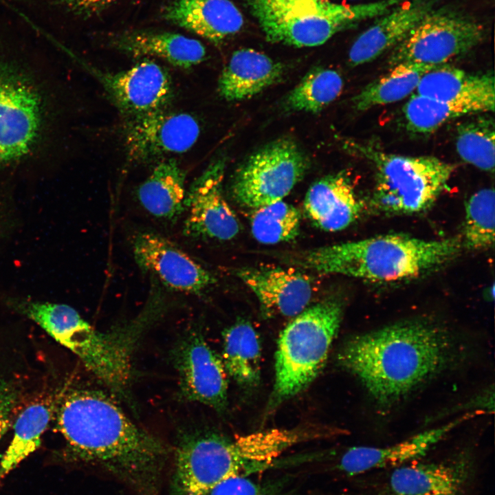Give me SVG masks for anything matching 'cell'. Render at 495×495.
Instances as JSON below:
<instances>
[{"label":"cell","instance_id":"obj_1","mask_svg":"<svg viewBox=\"0 0 495 495\" xmlns=\"http://www.w3.org/2000/svg\"><path fill=\"white\" fill-rule=\"evenodd\" d=\"M462 342L429 318L401 320L350 338L337 355L375 404L387 410L461 363Z\"/></svg>","mask_w":495,"mask_h":495},{"label":"cell","instance_id":"obj_2","mask_svg":"<svg viewBox=\"0 0 495 495\" xmlns=\"http://www.w3.org/2000/svg\"><path fill=\"white\" fill-rule=\"evenodd\" d=\"M57 426L73 456L101 466L140 495H157L166 446L106 394L87 389L68 393Z\"/></svg>","mask_w":495,"mask_h":495},{"label":"cell","instance_id":"obj_3","mask_svg":"<svg viewBox=\"0 0 495 495\" xmlns=\"http://www.w3.org/2000/svg\"><path fill=\"white\" fill-rule=\"evenodd\" d=\"M458 237L425 240L403 234L378 235L294 254L295 267L377 283L417 278L454 258L462 248Z\"/></svg>","mask_w":495,"mask_h":495},{"label":"cell","instance_id":"obj_4","mask_svg":"<svg viewBox=\"0 0 495 495\" xmlns=\"http://www.w3.org/2000/svg\"><path fill=\"white\" fill-rule=\"evenodd\" d=\"M289 448L282 429L234 438L214 432H190L175 452L173 495H204L221 481L272 466Z\"/></svg>","mask_w":495,"mask_h":495},{"label":"cell","instance_id":"obj_5","mask_svg":"<svg viewBox=\"0 0 495 495\" xmlns=\"http://www.w3.org/2000/svg\"><path fill=\"white\" fill-rule=\"evenodd\" d=\"M148 304L138 320L109 332L96 330L73 307L53 303L40 313L37 324L76 354L111 390L123 394L131 377L132 353L140 331L155 314Z\"/></svg>","mask_w":495,"mask_h":495},{"label":"cell","instance_id":"obj_6","mask_svg":"<svg viewBox=\"0 0 495 495\" xmlns=\"http://www.w3.org/2000/svg\"><path fill=\"white\" fill-rule=\"evenodd\" d=\"M344 148L373 167L371 204L385 214H414L428 210L448 188L455 168L434 156L391 153L370 142H346Z\"/></svg>","mask_w":495,"mask_h":495},{"label":"cell","instance_id":"obj_7","mask_svg":"<svg viewBox=\"0 0 495 495\" xmlns=\"http://www.w3.org/2000/svg\"><path fill=\"white\" fill-rule=\"evenodd\" d=\"M404 0L347 5L329 0H245L265 38L297 47H314L340 31L388 12Z\"/></svg>","mask_w":495,"mask_h":495},{"label":"cell","instance_id":"obj_8","mask_svg":"<svg viewBox=\"0 0 495 495\" xmlns=\"http://www.w3.org/2000/svg\"><path fill=\"white\" fill-rule=\"evenodd\" d=\"M339 299L328 298L306 308L280 333L270 407L299 393L316 377L327 358L342 318Z\"/></svg>","mask_w":495,"mask_h":495},{"label":"cell","instance_id":"obj_9","mask_svg":"<svg viewBox=\"0 0 495 495\" xmlns=\"http://www.w3.org/2000/svg\"><path fill=\"white\" fill-rule=\"evenodd\" d=\"M485 34L484 25L468 14L450 7L434 8L392 49L388 65L446 64L474 48Z\"/></svg>","mask_w":495,"mask_h":495},{"label":"cell","instance_id":"obj_10","mask_svg":"<svg viewBox=\"0 0 495 495\" xmlns=\"http://www.w3.org/2000/svg\"><path fill=\"white\" fill-rule=\"evenodd\" d=\"M308 167L307 156L294 141L277 140L254 153L237 169L232 196L241 205L254 210L283 200Z\"/></svg>","mask_w":495,"mask_h":495},{"label":"cell","instance_id":"obj_11","mask_svg":"<svg viewBox=\"0 0 495 495\" xmlns=\"http://www.w3.org/2000/svg\"><path fill=\"white\" fill-rule=\"evenodd\" d=\"M42 121V102L33 84L15 68L0 63V165L30 151Z\"/></svg>","mask_w":495,"mask_h":495},{"label":"cell","instance_id":"obj_12","mask_svg":"<svg viewBox=\"0 0 495 495\" xmlns=\"http://www.w3.org/2000/svg\"><path fill=\"white\" fill-rule=\"evenodd\" d=\"M199 134V124L191 114L164 109L131 117L124 143L131 162L146 164L188 151Z\"/></svg>","mask_w":495,"mask_h":495},{"label":"cell","instance_id":"obj_13","mask_svg":"<svg viewBox=\"0 0 495 495\" xmlns=\"http://www.w3.org/2000/svg\"><path fill=\"white\" fill-rule=\"evenodd\" d=\"M226 160H212L187 190L183 232L188 237L229 241L240 231V223L226 199Z\"/></svg>","mask_w":495,"mask_h":495},{"label":"cell","instance_id":"obj_14","mask_svg":"<svg viewBox=\"0 0 495 495\" xmlns=\"http://www.w3.org/2000/svg\"><path fill=\"white\" fill-rule=\"evenodd\" d=\"M133 253L144 272L151 274L170 289L201 295L216 283L208 270L158 234L138 233L133 241Z\"/></svg>","mask_w":495,"mask_h":495},{"label":"cell","instance_id":"obj_15","mask_svg":"<svg viewBox=\"0 0 495 495\" xmlns=\"http://www.w3.org/2000/svg\"><path fill=\"white\" fill-rule=\"evenodd\" d=\"M173 360L182 395L187 400L223 411L227 404V372L217 353L197 332L177 344Z\"/></svg>","mask_w":495,"mask_h":495},{"label":"cell","instance_id":"obj_16","mask_svg":"<svg viewBox=\"0 0 495 495\" xmlns=\"http://www.w3.org/2000/svg\"><path fill=\"white\" fill-rule=\"evenodd\" d=\"M90 72L113 104L131 117L166 109L173 96L168 72L153 61L145 60L118 72Z\"/></svg>","mask_w":495,"mask_h":495},{"label":"cell","instance_id":"obj_17","mask_svg":"<svg viewBox=\"0 0 495 495\" xmlns=\"http://www.w3.org/2000/svg\"><path fill=\"white\" fill-rule=\"evenodd\" d=\"M236 275L269 316L295 317L307 308L315 292L311 278L293 267H245Z\"/></svg>","mask_w":495,"mask_h":495},{"label":"cell","instance_id":"obj_18","mask_svg":"<svg viewBox=\"0 0 495 495\" xmlns=\"http://www.w3.org/2000/svg\"><path fill=\"white\" fill-rule=\"evenodd\" d=\"M477 414L476 411L465 413L447 424L423 431L393 445L379 448L352 447L342 454L338 467L347 474L355 475L406 464L425 455L459 425Z\"/></svg>","mask_w":495,"mask_h":495},{"label":"cell","instance_id":"obj_19","mask_svg":"<svg viewBox=\"0 0 495 495\" xmlns=\"http://www.w3.org/2000/svg\"><path fill=\"white\" fill-rule=\"evenodd\" d=\"M438 0H404L360 34L349 52L352 66L374 60L402 41Z\"/></svg>","mask_w":495,"mask_h":495},{"label":"cell","instance_id":"obj_20","mask_svg":"<svg viewBox=\"0 0 495 495\" xmlns=\"http://www.w3.org/2000/svg\"><path fill=\"white\" fill-rule=\"evenodd\" d=\"M303 206L315 226L324 231L337 232L358 220L364 204L349 177L338 173L314 182L306 193Z\"/></svg>","mask_w":495,"mask_h":495},{"label":"cell","instance_id":"obj_21","mask_svg":"<svg viewBox=\"0 0 495 495\" xmlns=\"http://www.w3.org/2000/svg\"><path fill=\"white\" fill-rule=\"evenodd\" d=\"M161 16L214 43L239 32L244 23L230 0H170L162 8Z\"/></svg>","mask_w":495,"mask_h":495},{"label":"cell","instance_id":"obj_22","mask_svg":"<svg viewBox=\"0 0 495 495\" xmlns=\"http://www.w3.org/2000/svg\"><path fill=\"white\" fill-rule=\"evenodd\" d=\"M109 44L133 58L155 57L185 69L199 64L206 56L199 41L166 31L126 30L111 36Z\"/></svg>","mask_w":495,"mask_h":495},{"label":"cell","instance_id":"obj_23","mask_svg":"<svg viewBox=\"0 0 495 495\" xmlns=\"http://www.w3.org/2000/svg\"><path fill=\"white\" fill-rule=\"evenodd\" d=\"M283 65L252 49L235 51L222 71L217 89L228 101L250 98L278 82Z\"/></svg>","mask_w":495,"mask_h":495},{"label":"cell","instance_id":"obj_24","mask_svg":"<svg viewBox=\"0 0 495 495\" xmlns=\"http://www.w3.org/2000/svg\"><path fill=\"white\" fill-rule=\"evenodd\" d=\"M415 94L439 100H482L495 103L492 72L469 73L447 63L426 73Z\"/></svg>","mask_w":495,"mask_h":495},{"label":"cell","instance_id":"obj_25","mask_svg":"<svg viewBox=\"0 0 495 495\" xmlns=\"http://www.w3.org/2000/svg\"><path fill=\"white\" fill-rule=\"evenodd\" d=\"M185 172L175 160H162L140 185L138 201L153 217L175 222L185 210Z\"/></svg>","mask_w":495,"mask_h":495},{"label":"cell","instance_id":"obj_26","mask_svg":"<svg viewBox=\"0 0 495 495\" xmlns=\"http://www.w3.org/2000/svg\"><path fill=\"white\" fill-rule=\"evenodd\" d=\"M465 479L462 462L406 463L390 478L396 495H459Z\"/></svg>","mask_w":495,"mask_h":495},{"label":"cell","instance_id":"obj_27","mask_svg":"<svg viewBox=\"0 0 495 495\" xmlns=\"http://www.w3.org/2000/svg\"><path fill=\"white\" fill-rule=\"evenodd\" d=\"M494 106L495 103L482 100L449 102L413 93L402 110L409 131L427 134L463 116L493 112Z\"/></svg>","mask_w":495,"mask_h":495},{"label":"cell","instance_id":"obj_28","mask_svg":"<svg viewBox=\"0 0 495 495\" xmlns=\"http://www.w3.org/2000/svg\"><path fill=\"white\" fill-rule=\"evenodd\" d=\"M221 360L228 374L244 386L257 385L261 376L258 336L248 322L228 327L223 335Z\"/></svg>","mask_w":495,"mask_h":495},{"label":"cell","instance_id":"obj_29","mask_svg":"<svg viewBox=\"0 0 495 495\" xmlns=\"http://www.w3.org/2000/svg\"><path fill=\"white\" fill-rule=\"evenodd\" d=\"M437 66L410 62L397 64L356 94L352 98L353 107L364 111L403 100L412 95L422 76Z\"/></svg>","mask_w":495,"mask_h":495},{"label":"cell","instance_id":"obj_30","mask_svg":"<svg viewBox=\"0 0 495 495\" xmlns=\"http://www.w3.org/2000/svg\"><path fill=\"white\" fill-rule=\"evenodd\" d=\"M50 417L49 406L43 403L32 404L20 413L13 438L0 461V481L40 446Z\"/></svg>","mask_w":495,"mask_h":495},{"label":"cell","instance_id":"obj_31","mask_svg":"<svg viewBox=\"0 0 495 495\" xmlns=\"http://www.w3.org/2000/svg\"><path fill=\"white\" fill-rule=\"evenodd\" d=\"M344 81L336 70L315 67L309 71L287 95L286 110L316 113L341 94Z\"/></svg>","mask_w":495,"mask_h":495},{"label":"cell","instance_id":"obj_32","mask_svg":"<svg viewBox=\"0 0 495 495\" xmlns=\"http://www.w3.org/2000/svg\"><path fill=\"white\" fill-rule=\"evenodd\" d=\"M479 114L457 126L456 149L464 162L483 171L494 173V121L490 116Z\"/></svg>","mask_w":495,"mask_h":495},{"label":"cell","instance_id":"obj_33","mask_svg":"<svg viewBox=\"0 0 495 495\" xmlns=\"http://www.w3.org/2000/svg\"><path fill=\"white\" fill-rule=\"evenodd\" d=\"M300 224L298 210L283 200L255 209L250 221L254 238L270 245L295 239Z\"/></svg>","mask_w":495,"mask_h":495},{"label":"cell","instance_id":"obj_34","mask_svg":"<svg viewBox=\"0 0 495 495\" xmlns=\"http://www.w3.org/2000/svg\"><path fill=\"white\" fill-rule=\"evenodd\" d=\"M495 196L493 188L474 193L465 206L462 245L473 250H486L494 243Z\"/></svg>","mask_w":495,"mask_h":495},{"label":"cell","instance_id":"obj_35","mask_svg":"<svg viewBox=\"0 0 495 495\" xmlns=\"http://www.w3.org/2000/svg\"><path fill=\"white\" fill-rule=\"evenodd\" d=\"M286 478L256 481L249 476H238L224 480L204 495H287Z\"/></svg>","mask_w":495,"mask_h":495},{"label":"cell","instance_id":"obj_36","mask_svg":"<svg viewBox=\"0 0 495 495\" xmlns=\"http://www.w3.org/2000/svg\"><path fill=\"white\" fill-rule=\"evenodd\" d=\"M118 0H53L50 5L72 16L87 19L99 15Z\"/></svg>","mask_w":495,"mask_h":495},{"label":"cell","instance_id":"obj_37","mask_svg":"<svg viewBox=\"0 0 495 495\" xmlns=\"http://www.w3.org/2000/svg\"><path fill=\"white\" fill-rule=\"evenodd\" d=\"M16 398V394L13 390L5 385L0 384V439L10 426Z\"/></svg>","mask_w":495,"mask_h":495}]
</instances>
